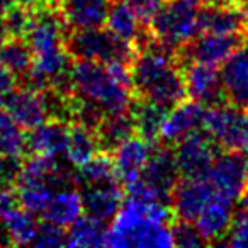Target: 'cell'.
<instances>
[{"mask_svg": "<svg viewBox=\"0 0 248 248\" xmlns=\"http://www.w3.org/2000/svg\"><path fill=\"white\" fill-rule=\"evenodd\" d=\"M65 48L73 60H87L104 65L110 63H128L136 53V46L117 38L109 29H72L66 32Z\"/></svg>", "mask_w": 248, "mask_h": 248, "instance_id": "5b68a950", "label": "cell"}, {"mask_svg": "<svg viewBox=\"0 0 248 248\" xmlns=\"http://www.w3.org/2000/svg\"><path fill=\"white\" fill-rule=\"evenodd\" d=\"M206 106L196 102V100L184 99L177 106H173L169 110L165 117V123L160 131V141L163 145H177L184 138L194 135V133L202 129L204 114H206Z\"/></svg>", "mask_w": 248, "mask_h": 248, "instance_id": "5bb4252c", "label": "cell"}, {"mask_svg": "<svg viewBox=\"0 0 248 248\" xmlns=\"http://www.w3.org/2000/svg\"><path fill=\"white\" fill-rule=\"evenodd\" d=\"M22 158L0 156V187H14L21 172Z\"/></svg>", "mask_w": 248, "mask_h": 248, "instance_id": "d590c367", "label": "cell"}, {"mask_svg": "<svg viewBox=\"0 0 248 248\" xmlns=\"http://www.w3.org/2000/svg\"><path fill=\"white\" fill-rule=\"evenodd\" d=\"M12 0H0V14H4L9 7H12Z\"/></svg>", "mask_w": 248, "mask_h": 248, "instance_id": "f6af8a7d", "label": "cell"}, {"mask_svg": "<svg viewBox=\"0 0 248 248\" xmlns=\"http://www.w3.org/2000/svg\"><path fill=\"white\" fill-rule=\"evenodd\" d=\"M180 173L175 165L173 150L169 145H155L141 175L131 184L124 186L128 196L156 199L170 204V194L175 187Z\"/></svg>", "mask_w": 248, "mask_h": 248, "instance_id": "8992f818", "label": "cell"}, {"mask_svg": "<svg viewBox=\"0 0 248 248\" xmlns=\"http://www.w3.org/2000/svg\"><path fill=\"white\" fill-rule=\"evenodd\" d=\"M7 245H11V240H9V236H7V231H5V228H4V223H2V219H0V247H7Z\"/></svg>", "mask_w": 248, "mask_h": 248, "instance_id": "60d3db41", "label": "cell"}, {"mask_svg": "<svg viewBox=\"0 0 248 248\" xmlns=\"http://www.w3.org/2000/svg\"><path fill=\"white\" fill-rule=\"evenodd\" d=\"M17 204V194L14 187H0V217Z\"/></svg>", "mask_w": 248, "mask_h": 248, "instance_id": "f35d334b", "label": "cell"}, {"mask_svg": "<svg viewBox=\"0 0 248 248\" xmlns=\"http://www.w3.org/2000/svg\"><path fill=\"white\" fill-rule=\"evenodd\" d=\"M0 219L4 223L11 245H17V247L32 245L39 224L36 221V214L29 213L24 207L16 206L11 211H7Z\"/></svg>", "mask_w": 248, "mask_h": 248, "instance_id": "83f0119b", "label": "cell"}, {"mask_svg": "<svg viewBox=\"0 0 248 248\" xmlns=\"http://www.w3.org/2000/svg\"><path fill=\"white\" fill-rule=\"evenodd\" d=\"M206 179L216 196L236 202L248 187V155L223 150L214 158Z\"/></svg>", "mask_w": 248, "mask_h": 248, "instance_id": "ba28073f", "label": "cell"}, {"mask_svg": "<svg viewBox=\"0 0 248 248\" xmlns=\"http://www.w3.org/2000/svg\"><path fill=\"white\" fill-rule=\"evenodd\" d=\"M66 29L102 28L107 22L112 0H58L56 2Z\"/></svg>", "mask_w": 248, "mask_h": 248, "instance_id": "e0dca14e", "label": "cell"}, {"mask_svg": "<svg viewBox=\"0 0 248 248\" xmlns=\"http://www.w3.org/2000/svg\"><path fill=\"white\" fill-rule=\"evenodd\" d=\"M49 2H58V0H49Z\"/></svg>", "mask_w": 248, "mask_h": 248, "instance_id": "7dc6e473", "label": "cell"}, {"mask_svg": "<svg viewBox=\"0 0 248 248\" xmlns=\"http://www.w3.org/2000/svg\"><path fill=\"white\" fill-rule=\"evenodd\" d=\"M214 196L216 194L206 177H180L170 194V209L173 217L196 221Z\"/></svg>", "mask_w": 248, "mask_h": 248, "instance_id": "8fae6325", "label": "cell"}, {"mask_svg": "<svg viewBox=\"0 0 248 248\" xmlns=\"http://www.w3.org/2000/svg\"><path fill=\"white\" fill-rule=\"evenodd\" d=\"M119 2H124L126 5H129L143 21L148 22L165 0H119Z\"/></svg>", "mask_w": 248, "mask_h": 248, "instance_id": "8d00e7d4", "label": "cell"}, {"mask_svg": "<svg viewBox=\"0 0 248 248\" xmlns=\"http://www.w3.org/2000/svg\"><path fill=\"white\" fill-rule=\"evenodd\" d=\"M129 68L136 97L158 102L169 109L187 97L184 65L179 55L153 43L150 34L136 46Z\"/></svg>", "mask_w": 248, "mask_h": 248, "instance_id": "3957f363", "label": "cell"}, {"mask_svg": "<svg viewBox=\"0 0 248 248\" xmlns=\"http://www.w3.org/2000/svg\"><path fill=\"white\" fill-rule=\"evenodd\" d=\"M9 38H26V32L31 24V11L19 5H12L2 14Z\"/></svg>", "mask_w": 248, "mask_h": 248, "instance_id": "d6a6232c", "label": "cell"}, {"mask_svg": "<svg viewBox=\"0 0 248 248\" xmlns=\"http://www.w3.org/2000/svg\"><path fill=\"white\" fill-rule=\"evenodd\" d=\"M82 194L83 214L92 216L102 223H109L119 211L124 201V186L119 180L78 186Z\"/></svg>", "mask_w": 248, "mask_h": 248, "instance_id": "9a60e30c", "label": "cell"}, {"mask_svg": "<svg viewBox=\"0 0 248 248\" xmlns=\"http://www.w3.org/2000/svg\"><path fill=\"white\" fill-rule=\"evenodd\" d=\"M155 143L141 138V136H129L126 141H123L114 150V165L116 172L123 186H128L133 180L141 175L146 162L153 152Z\"/></svg>", "mask_w": 248, "mask_h": 248, "instance_id": "ac0fdd59", "label": "cell"}, {"mask_svg": "<svg viewBox=\"0 0 248 248\" xmlns=\"http://www.w3.org/2000/svg\"><path fill=\"white\" fill-rule=\"evenodd\" d=\"M219 153V146L204 129L179 141L173 150L180 177H206Z\"/></svg>", "mask_w": 248, "mask_h": 248, "instance_id": "30bf717a", "label": "cell"}, {"mask_svg": "<svg viewBox=\"0 0 248 248\" xmlns=\"http://www.w3.org/2000/svg\"><path fill=\"white\" fill-rule=\"evenodd\" d=\"M169 202L128 196L107 228V247H173Z\"/></svg>", "mask_w": 248, "mask_h": 248, "instance_id": "7a4b0ae2", "label": "cell"}, {"mask_svg": "<svg viewBox=\"0 0 248 248\" xmlns=\"http://www.w3.org/2000/svg\"><path fill=\"white\" fill-rule=\"evenodd\" d=\"M223 245L234 248H248V213L241 211L240 214H234L233 223L230 226Z\"/></svg>", "mask_w": 248, "mask_h": 248, "instance_id": "e575fe53", "label": "cell"}, {"mask_svg": "<svg viewBox=\"0 0 248 248\" xmlns=\"http://www.w3.org/2000/svg\"><path fill=\"white\" fill-rule=\"evenodd\" d=\"M83 214V202L82 194L75 186L63 187L56 190L55 197L49 202L48 209L45 211L43 217L60 226L68 228L73 221H77Z\"/></svg>", "mask_w": 248, "mask_h": 248, "instance_id": "cb8c5ba5", "label": "cell"}, {"mask_svg": "<svg viewBox=\"0 0 248 248\" xmlns=\"http://www.w3.org/2000/svg\"><path fill=\"white\" fill-rule=\"evenodd\" d=\"M199 26L201 32L240 34L248 38V7L240 4H202Z\"/></svg>", "mask_w": 248, "mask_h": 248, "instance_id": "2e32d148", "label": "cell"}, {"mask_svg": "<svg viewBox=\"0 0 248 248\" xmlns=\"http://www.w3.org/2000/svg\"><path fill=\"white\" fill-rule=\"evenodd\" d=\"M2 107H0V156L22 158L28 152V135Z\"/></svg>", "mask_w": 248, "mask_h": 248, "instance_id": "4dcf8cb0", "label": "cell"}, {"mask_svg": "<svg viewBox=\"0 0 248 248\" xmlns=\"http://www.w3.org/2000/svg\"><path fill=\"white\" fill-rule=\"evenodd\" d=\"M169 110V107L162 106L158 102L143 99V97H136L131 104V109H129L133 123H135L136 135L152 143L158 141L160 131H162V126L165 123Z\"/></svg>", "mask_w": 248, "mask_h": 248, "instance_id": "7402d4cb", "label": "cell"}, {"mask_svg": "<svg viewBox=\"0 0 248 248\" xmlns=\"http://www.w3.org/2000/svg\"><path fill=\"white\" fill-rule=\"evenodd\" d=\"M72 93L75 121L95 129L106 116L129 112L136 97L131 68L128 63L104 65L77 60L72 65Z\"/></svg>", "mask_w": 248, "mask_h": 248, "instance_id": "6da1fadb", "label": "cell"}, {"mask_svg": "<svg viewBox=\"0 0 248 248\" xmlns=\"http://www.w3.org/2000/svg\"><path fill=\"white\" fill-rule=\"evenodd\" d=\"M106 24L107 29L110 32H114L117 38L131 43L135 46H138L148 36V29H145L146 22L129 5H126L124 2H119V0H116L110 5Z\"/></svg>", "mask_w": 248, "mask_h": 248, "instance_id": "603a6c76", "label": "cell"}, {"mask_svg": "<svg viewBox=\"0 0 248 248\" xmlns=\"http://www.w3.org/2000/svg\"><path fill=\"white\" fill-rule=\"evenodd\" d=\"M187 99L202 104L206 107L226 102L221 82V72L216 65L204 62H187L184 65Z\"/></svg>", "mask_w": 248, "mask_h": 248, "instance_id": "7c38bea8", "label": "cell"}, {"mask_svg": "<svg viewBox=\"0 0 248 248\" xmlns=\"http://www.w3.org/2000/svg\"><path fill=\"white\" fill-rule=\"evenodd\" d=\"M19 78L11 72L9 68L0 65V104L4 102L7 95H11L16 89H17Z\"/></svg>", "mask_w": 248, "mask_h": 248, "instance_id": "74e56055", "label": "cell"}, {"mask_svg": "<svg viewBox=\"0 0 248 248\" xmlns=\"http://www.w3.org/2000/svg\"><path fill=\"white\" fill-rule=\"evenodd\" d=\"M0 65L9 68L21 82L32 66V51L26 38H9L0 46Z\"/></svg>", "mask_w": 248, "mask_h": 248, "instance_id": "f1b7e54d", "label": "cell"}, {"mask_svg": "<svg viewBox=\"0 0 248 248\" xmlns=\"http://www.w3.org/2000/svg\"><path fill=\"white\" fill-rule=\"evenodd\" d=\"M93 131H95L100 152L112 153L121 143L135 135L136 129L131 112H124L116 114V116H106L97 124Z\"/></svg>", "mask_w": 248, "mask_h": 248, "instance_id": "484cf974", "label": "cell"}, {"mask_svg": "<svg viewBox=\"0 0 248 248\" xmlns=\"http://www.w3.org/2000/svg\"><path fill=\"white\" fill-rule=\"evenodd\" d=\"M202 4H214V5H226V4H240L241 0H201Z\"/></svg>", "mask_w": 248, "mask_h": 248, "instance_id": "7bdbcfd3", "label": "cell"}, {"mask_svg": "<svg viewBox=\"0 0 248 248\" xmlns=\"http://www.w3.org/2000/svg\"><path fill=\"white\" fill-rule=\"evenodd\" d=\"M70 123L60 119H46L28 133V152L38 155L63 158L68 141Z\"/></svg>", "mask_w": 248, "mask_h": 248, "instance_id": "44dd1931", "label": "cell"}, {"mask_svg": "<svg viewBox=\"0 0 248 248\" xmlns=\"http://www.w3.org/2000/svg\"><path fill=\"white\" fill-rule=\"evenodd\" d=\"M9 39V32L5 29V24H4V19H2V14H0V46L4 45L5 41Z\"/></svg>", "mask_w": 248, "mask_h": 248, "instance_id": "b9f144b4", "label": "cell"}, {"mask_svg": "<svg viewBox=\"0 0 248 248\" xmlns=\"http://www.w3.org/2000/svg\"><path fill=\"white\" fill-rule=\"evenodd\" d=\"M100 152L99 141H97L95 131L82 123H70L68 128V141H66L65 158L70 165L77 167L89 162L92 156Z\"/></svg>", "mask_w": 248, "mask_h": 248, "instance_id": "d4e9b609", "label": "cell"}, {"mask_svg": "<svg viewBox=\"0 0 248 248\" xmlns=\"http://www.w3.org/2000/svg\"><path fill=\"white\" fill-rule=\"evenodd\" d=\"M248 45L247 36L240 34H216L199 32L182 51L179 60L182 62H204L209 65H223L231 55Z\"/></svg>", "mask_w": 248, "mask_h": 248, "instance_id": "9c48e42d", "label": "cell"}, {"mask_svg": "<svg viewBox=\"0 0 248 248\" xmlns=\"http://www.w3.org/2000/svg\"><path fill=\"white\" fill-rule=\"evenodd\" d=\"M104 245H107V226L92 216L82 214L66 230V247L90 248Z\"/></svg>", "mask_w": 248, "mask_h": 248, "instance_id": "4316f807", "label": "cell"}, {"mask_svg": "<svg viewBox=\"0 0 248 248\" xmlns=\"http://www.w3.org/2000/svg\"><path fill=\"white\" fill-rule=\"evenodd\" d=\"M201 0H165L146 22L150 39L179 55L201 32Z\"/></svg>", "mask_w": 248, "mask_h": 248, "instance_id": "277c9868", "label": "cell"}, {"mask_svg": "<svg viewBox=\"0 0 248 248\" xmlns=\"http://www.w3.org/2000/svg\"><path fill=\"white\" fill-rule=\"evenodd\" d=\"M241 2H245V5H248V0H241Z\"/></svg>", "mask_w": 248, "mask_h": 248, "instance_id": "bcb514c9", "label": "cell"}, {"mask_svg": "<svg viewBox=\"0 0 248 248\" xmlns=\"http://www.w3.org/2000/svg\"><path fill=\"white\" fill-rule=\"evenodd\" d=\"M112 180H119V177H117L112 156L107 152H99L89 162L80 165L75 173V186L112 182Z\"/></svg>", "mask_w": 248, "mask_h": 248, "instance_id": "f546056e", "label": "cell"}, {"mask_svg": "<svg viewBox=\"0 0 248 248\" xmlns=\"http://www.w3.org/2000/svg\"><path fill=\"white\" fill-rule=\"evenodd\" d=\"M49 0H12V4L19 5L22 9H28V11H36V9L43 7V5L48 4Z\"/></svg>", "mask_w": 248, "mask_h": 248, "instance_id": "ab89813d", "label": "cell"}, {"mask_svg": "<svg viewBox=\"0 0 248 248\" xmlns=\"http://www.w3.org/2000/svg\"><path fill=\"white\" fill-rule=\"evenodd\" d=\"M233 204L219 196H214L194 221L207 245H223L233 223Z\"/></svg>", "mask_w": 248, "mask_h": 248, "instance_id": "d6986e66", "label": "cell"}, {"mask_svg": "<svg viewBox=\"0 0 248 248\" xmlns=\"http://www.w3.org/2000/svg\"><path fill=\"white\" fill-rule=\"evenodd\" d=\"M32 245L34 247H63V245H66L65 226H60L53 221L45 219L38 224V231H36Z\"/></svg>", "mask_w": 248, "mask_h": 248, "instance_id": "836d02e7", "label": "cell"}, {"mask_svg": "<svg viewBox=\"0 0 248 248\" xmlns=\"http://www.w3.org/2000/svg\"><path fill=\"white\" fill-rule=\"evenodd\" d=\"M238 202H240L241 211H247V213H248V187L245 189V192L241 194V197L238 199Z\"/></svg>", "mask_w": 248, "mask_h": 248, "instance_id": "ee69618b", "label": "cell"}, {"mask_svg": "<svg viewBox=\"0 0 248 248\" xmlns=\"http://www.w3.org/2000/svg\"><path fill=\"white\" fill-rule=\"evenodd\" d=\"M0 107L26 131L49 119L45 90H32L28 87L16 89L11 95L5 97Z\"/></svg>", "mask_w": 248, "mask_h": 248, "instance_id": "4fadbf2b", "label": "cell"}, {"mask_svg": "<svg viewBox=\"0 0 248 248\" xmlns=\"http://www.w3.org/2000/svg\"><path fill=\"white\" fill-rule=\"evenodd\" d=\"M202 129L219 150L248 155V109L230 102L207 107Z\"/></svg>", "mask_w": 248, "mask_h": 248, "instance_id": "52a82bcc", "label": "cell"}, {"mask_svg": "<svg viewBox=\"0 0 248 248\" xmlns=\"http://www.w3.org/2000/svg\"><path fill=\"white\" fill-rule=\"evenodd\" d=\"M172 236H173V247L197 248L207 245L194 221L175 219V223H172Z\"/></svg>", "mask_w": 248, "mask_h": 248, "instance_id": "1f68e13d", "label": "cell"}, {"mask_svg": "<svg viewBox=\"0 0 248 248\" xmlns=\"http://www.w3.org/2000/svg\"><path fill=\"white\" fill-rule=\"evenodd\" d=\"M221 82L226 102L248 109V45L223 63Z\"/></svg>", "mask_w": 248, "mask_h": 248, "instance_id": "ffe728a7", "label": "cell"}]
</instances>
